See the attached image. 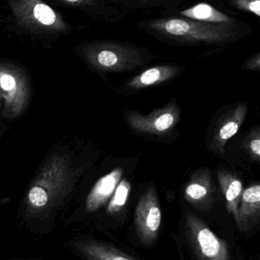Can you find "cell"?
<instances>
[{
  "label": "cell",
  "instance_id": "cell-22",
  "mask_svg": "<svg viewBox=\"0 0 260 260\" xmlns=\"http://www.w3.org/2000/svg\"><path fill=\"white\" fill-rule=\"evenodd\" d=\"M27 260H40V259H27Z\"/></svg>",
  "mask_w": 260,
  "mask_h": 260
},
{
  "label": "cell",
  "instance_id": "cell-19",
  "mask_svg": "<svg viewBox=\"0 0 260 260\" xmlns=\"http://www.w3.org/2000/svg\"><path fill=\"white\" fill-rule=\"evenodd\" d=\"M0 86L4 91H12L16 88V82L12 75L2 73L0 75Z\"/></svg>",
  "mask_w": 260,
  "mask_h": 260
},
{
  "label": "cell",
  "instance_id": "cell-2",
  "mask_svg": "<svg viewBox=\"0 0 260 260\" xmlns=\"http://www.w3.org/2000/svg\"><path fill=\"white\" fill-rule=\"evenodd\" d=\"M153 27L172 36L208 43L222 42L230 37L221 27L180 18L160 20L153 24Z\"/></svg>",
  "mask_w": 260,
  "mask_h": 260
},
{
  "label": "cell",
  "instance_id": "cell-18",
  "mask_svg": "<svg viewBox=\"0 0 260 260\" xmlns=\"http://www.w3.org/2000/svg\"><path fill=\"white\" fill-rule=\"evenodd\" d=\"M238 7L260 16V0H237Z\"/></svg>",
  "mask_w": 260,
  "mask_h": 260
},
{
  "label": "cell",
  "instance_id": "cell-12",
  "mask_svg": "<svg viewBox=\"0 0 260 260\" xmlns=\"http://www.w3.org/2000/svg\"><path fill=\"white\" fill-rule=\"evenodd\" d=\"M180 73V69L171 66H160L145 70L128 82L131 89H142L170 80Z\"/></svg>",
  "mask_w": 260,
  "mask_h": 260
},
{
  "label": "cell",
  "instance_id": "cell-10",
  "mask_svg": "<svg viewBox=\"0 0 260 260\" xmlns=\"http://www.w3.org/2000/svg\"><path fill=\"white\" fill-rule=\"evenodd\" d=\"M122 168H117L98 181L87 200V209L90 212L98 210L111 198L122 179Z\"/></svg>",
  "mask_w": 260,
  "mask_h": 260
},
{
  "label": "cell",
  "instance_id": "cell-3",
  "mask_svg": "<svg viewBox=\"0 0 260 260\" xmlns=\"http://www.w3.org/2000/svg\"><path fill=\"white\" fill-rule=\"evenodd\" d=\"M162 213L155 188L150 186L139 199L134 222L140 241L151 244L155 241L161 226Z\"/></svg>",
  "mask_w": 260,
  "mask_h": 260
},
{
  "label": "cell",
  "instance_id": "cell-14",
  "mask_svg": "<svg viewBox=\"0 0 260 260\" xmlns=\"http://www.w3.org/2000/svg\"><path fill=\"white\" fill-rule=\"evenodd\" d=\"M180 13L186 18L203 22L223 24L230 23L232 21L230 17L227 16L221 11L218 10L207 3L195 5Z\"/></svg>",
  "mask_w": 260,
  "mask_h": 260
},
{
  "label": "cell",
  "instance_id": "cell-21",
  "mask_svg": "<svg viewBox=\"0 0 260 260\" xmlns=\"http://www.w3.org/2000/svg\"><path fill=\"white\" fill-rule=\"evenodd\" d=\"M64 4L70 6H81L88 4L90 0H59Z\"/></svg>",
  "mask_w": 260,
  "mask_h": 260
},
{
  "label": "cell",
  "instance_id": "cell-1",
  "mask_svg": "<svg viewBox=\"0 0 260 260\" xmlns=\"http://www.w3.org/2000/svg\"><path fill=\"white\" fill-rule=\"evenodd\" d=\"M18 26L34 33H64L70 29L63 17L44 0H9Z\"/></svg>",
  "mask_w": 260,
  "mask_h": 260
},
{
  "label": "cell",
  "instance_id": "cell-11",
  "mask_svg": "<svg viewBox=\"0 0 260 260\" xmlns=\"http://www.w3.org/2000/svg\"><path fill=\"white\" fill-rule=\"evenodd\" d=\"M212 181L210 173L206 169L195 173L185 189V197L195 206L207 203L212 195Z\"/></svg>",
  "mask_w": 260,
  "mask_h": 260
},
{
  "label": "cell",
  "instance_id": "cell-9",
  "mask_svg": "<svg viewBox=\"0 0 260 260\" xmlns=\"http://www.w3.org/2000/svg\"><path fill=\"white\" fill-rule=\"evenodd\" d=\"M247 114V105L241 104L224 118L214 135L212 147L217 152H224L226 144L238 133Z\"/></svg>",
  "mask_w": 260,
  "mask_h": 260
},
{
  "label": "cell",
  "instance_id": "cell-20",
  "mask_svg": "<svg viewBox=\"0 0 260 260\" xmlns=\"http://www.w3.org/2000/svg\"><path fill=\"white\" fill-rule=\"evenodd\" d=\"M259 55L258 54L253 59L249 61L248 63H246L244 68L246 70H259Z\"/></svg>",
  "mask_w": 260,
  "mask_h": 260
},
{
  "label": "cell",
  "instance_id": "cell-8",
  "mask_svg": "<svg viewBox=\"0 0 260 260\" xmlns=\"http://www.w3.org/2000/svg\"><path fill=\"white\" fill-rule=\"evenodd\" d=\"M260 215V186L253 185L243 191L238 207V228L243 232L250 230L257 222Z\"/></svg>",
  "mask_w": 260,
  "mask_h": 260
},
{
  "label": "cell",
  "instance_id": "cell-4",
  "mask_svg": "<svg viewBox=\"0 0 260 260\" xmlns=\"http://www.w3.org/2000/svg\"><path fill=\"white\" fill-rule=\"evenodd\" d=\"M188 230L192 243L203 260H230L228 249L198 217L186 215Z\"/></svg>",
  "mask_w": 260,
  "mask_h": 260
},
{
  "label": "cell",
  "instance_id": "cell-16",
  "mask_svg": "<svg viewBox=\"0 0 260 260\" xmlns=\"http://www.w3.org/2000/svg\"><path fill=\"white\" fill-rule=\"evenodd\" d=\"M28 200L31 206L38 210L45 208L50 201L47 191L39 186H34L31 189Z\"/></svg>",
  "mask_w": 260,
  "mask_h": 260
},
{
  "label": "cell",
  "instance_id": "cell-13",
  "mask_svg": "<svg viewBox=\"0 0 260 260\" xmlns=\"http://www.w3.org/2000/svg\"><path fill=\"white\" fill-rule=\"evenodd\" d=\"M218 176L220 186L227 202V212L233 215L237 223L238 219V207L243 193L242 182L235 174L227 171H220Z\"/></svg>",
  "mask_w": 260,
  "mask_h": 260
},
{
  "label": "cell",
  "instance_id": "cell-15",
  "mask_svg": "<svg viewBox=\"0 0 260 260\" xmlns=\"http://www.w3.org/2000/svg\"><path fill=\"white\" fill-rule=\"evenodd\" d=\"M131 189V185L128 180L124 179L120 180L108 203L107 212L109 214H116L121 212L128 202Z\"/></svg>",
  "mask_w": 260,
  "mask_h": 260
},
{
  "label": "cell",
  "instance_id": "cell-7",
  "mask_svg": "<svg viewBox=\"0 0 260 260\" xmlns=\"http://www.w3.org/2000/svg\"><path fill=\"white\" fill-rule=\"evenodd\" d=\"M70 247L85 260H136L114 247L93 240H75Z\"/></svg>",
  "mask_w": 260,
  "mask_h": 260
},
{
  "label": "cell",
  "instance_id": "cell-6",
  "mask_svg": "<svg viewBox=\"0 0 260 260\" xmlns=\"http://www.w3.org/2000/svg\"><path fill=\"white\" fill-rule=\"evenodd\" d=\"M92 58L103 70L123 72L140 64V57L133 50L115 46H102L93 50Z\"/></svg>",
  "mask_w": 260,
  "mask_h": 260
},
{
  "label": "cell",
  "instance_id": "cell-17",
  "mask_svg": "<svg viewBox=\"0 0 260 260\" xmlns=\"http://www.w3.org/2000/svg\"><path fill=\"white\" fill-rule=\"evenodd\" d=\"M247 148H249L250 154L253 156V159L259 160L260 157V135L259 130L252 133L250 139L247 143Z\"/></svg>",
  "mask_w": 260,
  "mask_h": 260
},
{
  "label": "cell",
  "instance_id": "cell-5",
  "mask_svg": "<svg viewBox=\"0 0 260 260\" xmlns=\"http://www.w3.org/2000/svg\"><path fill=\"white\" fill-rule=\"evenodd\" d=\"M180 119V110L175 104L143 115L140 113H128L127 120L131 129L138 133L163 136L171 131Z\"/></svg>",
  "mask_w": 260,
  "mask_h": 260
}]
</instances>
